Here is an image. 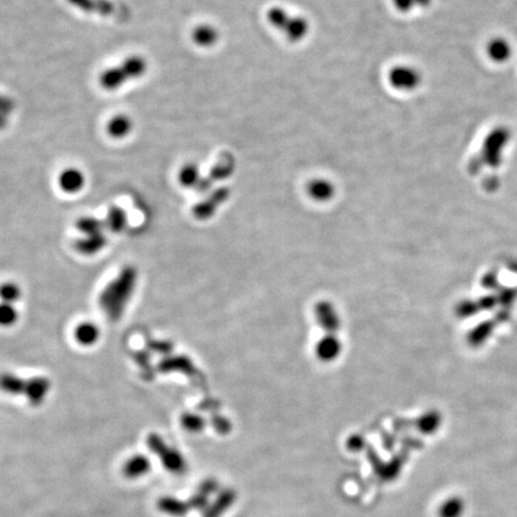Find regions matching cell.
I'll return each instance as SVG.
<instances>
[{"label": "cell", "instance_id": "1", "mask_svg": "<svg viewBox=\"0 0 517 517\" xmlns=\"http://www.w3.org/2000/svg\"><path fill=\"white\" fill-rule=\"evenodd\" d=\"M137 270L127 266L100 294L101 309L112 321H118L124 314L137 284Z\"/></svg>", "mask_w": 517, "mask_h": 517}, {"label": "cell", "instance_id": "2", "mask_svg": "<svg viewBox=\"0 0 517 517\" xmlns=\"http://www.w3.org/2000/svg\"><path fill=\"white\" fill-rule=\"evenodd\" d=\"M147 68V60L144 58L139 55L127 58L119 66L112 67L101 75V86L105 90H118L126 81L142 77Z\"/></svg>", "mask_w": 517, "mask_h": 517}, {"label": "cell", "instance_id": "3", "mask_svg": "<svg viewBox=\"0 0 517 517\" xmlns=\"http://www.w3.org/2000/svg\"><path fill=\"white\" fill-rule=\"evenodd\" d=\"M267 21L270 25L285 34V36L292 42L303 40L309 33V23L307 19L299 16H291L283 8L275 6L267 11Z\"/></svg>", "mask_w": 517, "mask_h": 517}, {"label": "cell", "instance_id": "4", "mask_svg": "<svg viewBox=\"0 0 517 517\" xmlns=\"http://www.w3.org/2000/svg\"><path fill=\"white\" fill-rule=\"evenodd\" d=\"M388 81L394 89L407 91L414 89L420 79L414 68L400 65L390 68V71L388 72Z\"/></svg>", "mask_w": 517, "mask_h": 517}, {"label": "cell", "instance_id": "5", "mask_svg": "<svg viewBox=\"0 0 517 517\" xmlns=\"http://www.w3.org/2000/svg\"><path fill=\"white\" fill-rule=\"evenodd\" d=\"M49 390H51V381L43 376H36V377H31L30 380H27L24 395L30 403L38 405L47 398Z\"/></svg>", "mask_w": 517, "mask_h": 517}, {"label": "cell", "instance_id": "6", "mask_svg": "<svg viewBox=\"0 0 517 517\" xmlns=\"http://www.w3.org/2000/svg\"><path fill=\"white\" fill-rule=\"evenodd\" d=\"M86 185V177L79 169L67 168L59 176V186L65 193L75 194Z\"/></svg>", "mask_w": 517, "mask_h": 517}, {"label": "cell", "instance_id": "7", "mask_svg": "<svg viewBox=\"0 0 517 517\" xmlns=\"http://www.w3.org/2000/svg\"><path fill=\"white\" fill-rule=\"evenodd\" d=\"M76 342L81 346H92L100 340L101 331L97 325L90 321L81 323L73 332Z\"/></svg>", "mask_w": 517, "mask_h": 517}, {"label": "cell", "instance_id": "8", "mask_svg": "<svg viewBox=\"0 0 517 517\" xmlns=\"http://www.w3.org/2000/svg\"><path fill=\"white\" fill-rule=\"evenodd\" d=\"M107 246V238L103 233L91 236H84L81 240H77L76 251L83 255H95L100 253Z\"/></svg>", "mask_w": 517, "mask_h": 517}, {"label": "cell", "instance_id": "9", "mask_svg": "<svg viewBox=\"0 0 517 517\" xmlns=\"http://www.w3.org/2000/svg\"><path fill=\"white\" fill-rule=\"evenodd\" d=\"M70 4L73 5L77 9L81 10L89 14H108L113 12V4L110 0H67Z\"/></svg>", "mask_w": 517, "mask_h": 517}, {"label": "cell", "instance_id": "10", "mask_svg": "<svg viewBox=\"0 0 517 517\" xmlns=\"http://www.w3.org/2000/svg\"><path fill=\"white\" fill-rule=\"evenodd\" d=\"M27 380L19 377L12 373L0 374V390L9 395H21L24 394Z\"/></svg>", "mask_w": 517, "mask_h": 517}, {"label": "cell", "instance_id": "11", "mask_svg": "<svg viewBox=\"0 0 517 517\" xmlns=\"http://www.w3.org/2000/svg\"><path fill=\"white\" fill-rule=\"evenodd\" d=\"M192 36H193V41L200 47H211L218 41L217 29L209 24L198 25L192 34Z\"/></svg>", "mask_w": 517, "mask_h": 517}, {"label": "cell", "instance_id": "12", "mask_svg": "<svg viewBox=\"0 0 517 517\" xmlns=\"http://www.w3.org/2000/svg\"><path fill=\"white\" fill-rule=\"evenodd\" d=\"M131 129H132V121L126 115H116L107 125V132L110 137L115 139H121L129 136Z\"/></svg>", "mask_w": 517, "mask_h": 517}, {"label": "cell", "instance_id": "13", "mask_svg": "<svg viewBox=\"0 0 517 517\" xmlns=\"http://www.w3.org/2000/svg\"><path fill=\"white\" fill-rule=\"evenodd\" d=\"M105 223V227H108L113 233H121L129 224V217L125 210L113 206L108 211Z\"/></svg>", "mask_w": 517, "mask_h": 517}, {"label": "cell", "instance_id": "14", "mask_svg": "<svg viewBox=\"0 0 517 517\" xmlns=\"http://www.w3.org/2000/svg\"><path fill=\"white\" fill-rule=\"evenodd\" d=\"M105 227V222L95 217H81L78 219L76 223V228L81 231L84 236H91V235H97L103 231Z\"/></svg>", "mask_w": 517, "mask_h": 517}, {"label": "cell", "instance_id": "15", "mask_svg": "<svg viewBox=\"0 0 517 517\" xmlns=\"http://www.w3.org/2000/svg\"><path fill=\"white\" fill-rule=\"evenodd\" d=\"M199 169L195 164L188 163L179 171V182L184 187H193L200 182Z\"/></svg>", "mask_w": 517, "mask_h": 517}, {"label": "cell", "instance_id": "16", "mask_svg": "<svg viewBox=\"0 0 517 517\" xmlns=\"http://www.w3.org/2000/svg\"><path fill=\"white\" fill-rule=\"evenodd\" d=\"M18 310L14 304L0 302V327H12L18 321Z\"/></svg>", "mask_w": 517, "mask_h": 517}, {"label": "cell", "instance_id": "17", "mask_svg": "<svg viewBox=\"0 0 517 517\" xmlns=\"http://www.w3.org/2000/svg\"><path fill=\"white\" fill-rule=\"evenodd\" d=\"M22 296V290L18 284L14 281H5L0 285V299L1 302L14 304L21 299Z\"/></svg>", "mask_w": 517, "mask_h": 517}, {"label": "cell", "instance_id": "18", "mask_svg": "<svg viewBox=\"0 0 517 517\" xmlns=\"http://www.w3.org/2000/svg\"><path fill=\"white\" fill-rule=\"evenodd\" d=\"M465 510L464 502L459 499H451L446 501L441 508V517H460Z\"/></svg>", "mask_w": 517, "mask_h": 517}, {"label": "cell", "instance_id": "19", "mask_svg": "<svg viewBox=\"0 0 517 517\" xmlns=\"http://www.w3.org/2000/svg\"><path fill=\"white\" fill-rule=\"evenodd\" d=\"M309 190L316 198H327L328 195L332 193V186L328 184L327 181L316 180L313 181Z\"/></svg>", "mask_w": 517, "mask_h": 517}, {"label": "cell", "instance_id": "20", "mask_svg": "<svg viewBox=\"0 0 517 517\" xmlns=\"http://www.w3.org/2000/svg\"><path fill=\"white\" fill-rule=\"evenodd\" d=\"M14 110V101L6 97V96L0 95V114L6 115L12 113V110Z\"/></svg>", "mask_w": 517, "mask_h": 517}, {"label": "cell", "instance_id": "21", "mask_svg": "<svg viewBox=\"0 0 517 517\" xmlns=\"http://www.w3.org/2000/svg\"><path fill=\"white\" fill-rule=\"evenodd\" d=\"M392 1L400 12H408L416 6L414 0H392Z\"/></svg>", "mask_w": 517, "mask_h": 517}, {"label": "cell", "instance_id": "22", "mask_svg": "<svg viewBox=\"0 0 517 517\" xmlns=\"http://www.w3.org/2000/svg\"><path fill=\"white\" fill-rule=\"evenodd\" d=\"M8 125V119L5 115L0 114V129H5Z\"/></svg>", "mask_w": 517, "mask_h": 517}, {"label": "cell", "instance_id": "23", "mask_svg": "<svg viewBox=\"0 0 517 517\" xmlns=\"http://www.w3.org/2000/svg\"><path fill=\"white\" fill-rule=\"evenodd\" d=\"M430 0H414V3H416V5H425L429 3Z\"/></svg>", "mask_w": 517, "mask_h": 517}]
</instances>
